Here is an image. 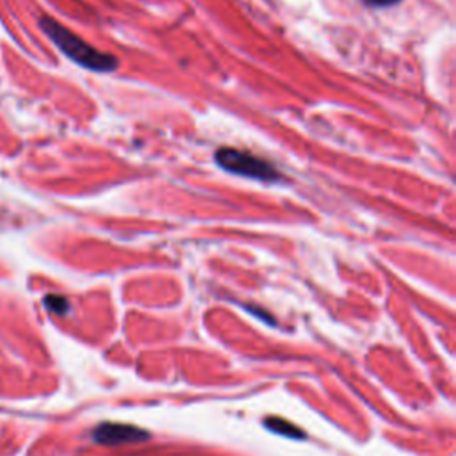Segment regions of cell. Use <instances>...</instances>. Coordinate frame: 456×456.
<instances>
[{"label":"cell","instance_id":"cell-1","mask_svg":"<svg viewBox=\"0 0 456 456\" xmlns=\"http://www.w3.org/2000/svg\"><path fill=\"white\" fill-rule=\"evenodd\" d=\"M40 27L57 49H61V52L66 57H70L71 61L77 62L79 66H84V68H88L91 71L116 70V66H118L116 57H113L111 54L100 52V50H97L89 43H86L82 38L68 31L66 27L56 22L54 18L43 16L40 20Z\"/></svg>","mask_w":456,"mask_h":456},{"label":"cell","instance_id":"cell-2","mask_svg":"<svg viewBox=\"0 0 456 456\" xmlns=\"http://www.w3.org/2000/svg\"><path fill=\"white\" fill-rule=\"evenodd\" d=\"M216 163L223 170L236 173V175L250 176L255 180H266V182H275L280 179V173L273 164L266 163L257 155H251L248 152H241L237 148H220L216 152Z\"/></svg>","mask_w":456,"mask_h":456},{"label":"cell","instance_id":"cell-3","mask_svg":"<svg viewBox=\"0 0 456 456\" xmlns=\"http://www.w3.org/2000/svg\"><path fill=\"white\" fill-rule=\"evenodd\" d=\"M148 433L136 426L118 424V422H107L100 424L95 430V440L100 444H127V442H139L146 439Z\"/></svg>","mask_w":456,"mask_h":456},{"label":"cell","instance_id":"cell-4","mask_svg":"<svg viewBox=\"0 0 456 456\" xmlns=\"http://www.w3.org/2000/svg\"><path fill=\"white\" fill-rule=\"evenodd\" d=\"M266 424L269 426V430L277 431V433L287 435V437H303V431L299 430L298 426L290 424V422L284 421V419H278V417H271V419H268Z\"/></svg>","mask_w":456,"mask_h":456},{"label":"cell","instance_id":"cell-5","mask_svg":"<svg viewBox=\"0 0 456 456\" xmlns=\"http://www.w3.org/2000/svg\"><path fill=\"white\" fill-rule=\"evenodd\" d=\"M47 305H49L54 312H57V314H62V312L68 308V303H66V299L61 298V296H50V298H47Z\"/></svg>","mask_w":456,"mask_h":456},{"label":"cell","instance_id":"cell-6","mask_svg":"<svg viewBox=\"0 0 456 456\" xmlns=\"http://www.w3.org/2000/svg\"><path fill=\"white\" fill-rule=\"evenodd\" d=\"M398 2L399 0H365V4L371 5V8H391Z\"/></svg>","mask_w":456,"mask_h":456}]
</instances>
